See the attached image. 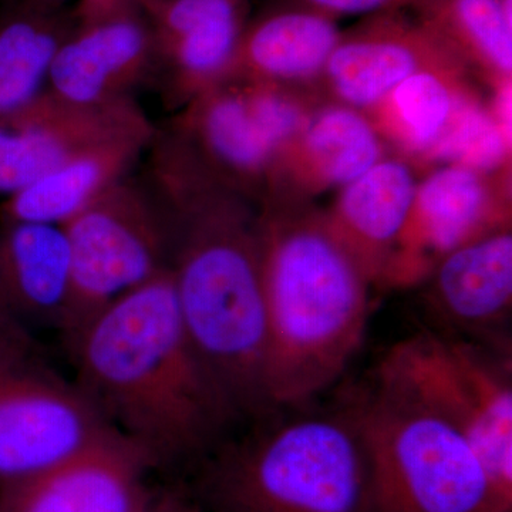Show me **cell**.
Masks as SVG:
<instances>
[{
	"mask_svg": "<svg viewBox=\"0 0 512 512\" xmlns=\"http://www.w3.org/2000/svg\"><path fill=\"white\" fill-rule=\"evenodd\" d=\"M141 170L164 215L167 271L192 345L239 421L268 416L258 205L222 183L165 124Z\"/></svg>",
	"mask_w": 512,
	"mask_h": 512,
	"instance_id": "6da1fadb",
	"label": "cell"
},
{
	"mask_svg": "<svg viewBox=\"0 0 512 512\" xmlns=\"http://www.w3.org/2000/svg\"><path fill=\"white\" fill-rule=\"evenodd\" d=\"M63 343L84 396L156 470L200 463L239 421L192 345L168 271Z\"/></svg>",
	"mask_w": 512,
	"mask_h": 512,
	"instance_id": "7a4b0ae2",
	"label": "cell"
},
{
	"mask_svg": "<svg viewBox=\"0 0 512 512\" xmlns=\"http://www.w3.org/2000/svg\"><path fill=\"white\" fill-rule=\"evenodd\" d=\"M271 412L303 406L339 382L362 348L373 284L325 212L259 205Z\"/></svg>",
	"mask_w": 512,
	"mask_h": 512,
	"instance_id": "3957f363",
	"label": "cell"
},
{
	"mask_svg": "<svg viewBox=\"0 0 512 512\" xmlns=\"http://www.w3.org/2000/svg\"><path fill=\"white\" fill-rule=\"evenodd\" d=\"M312 403L268 414L202 458L200 503L212 512H379L352 394L336 406Z\"/></svg>",
	"mask_w": 512,
	"mask_h": 512,
	"instance_id": "277c9868",
	"label": "cell"
},
{
	"mask_svg": "<svg viewBox=\"0 0 512 512\" xmlns=\"http://www.w3.org/2000/svg\"><path fill=\"white\" fill-rule=\"evenodd\" d=\"M352 396L379 512H497L476 448L446 414L377 367Z\"/></svg>",
	"mask_w": 512,
	"mask_h": 512,
	"instance_id": "5b68a950",
	"label": "cell"
},
{
	"mask_svg": "<svg viewBox=\"0 0 512 512\" xmlns=\"http://www.w3.org/2000/svg\"><path fill=\"white\" fill-rule=\"evenodd\" d=\"M113 431L0 303V485L43 473Z\"/></svg>",
	"mask_w": 512,
	"mask_h": 512,
	"instance_id": "8992f818",
	"label": "cell"
},
{
	"mask_svg": "<svg viewBox=\"0 0 512 512\" xmlns=\"http://www.w3.org/2000/svg\"><path fill=\"white\" fill-rule=\"evenodd\" d=\"M377 369L406 384L467 434L497 512H512L510 359L474 340L421 332L396 343Z\"/></svg>",
	"mask_w": 512,
	"mask_h": 512,
	"instance_id": "52a82bcc",
	"label": "cell"
},
{
	"mask_svg": "<svg viewBox=\"0 0 512 512\" xmlns=\"http://www.w3.org/2000/svg\"><path fill=\"white\" fill-rule=\"evenodd\" d=\"M72 292L62 332L72 338L104 308L168 268L167 228L141 174H130L66 224Z\"/></svg>",
	"mask_w": 512,
	"mask_h": 512,
	"instance_id": "ba28073f",
	"label": "cell"
},
{
	"mask_svg": "<svg viewBox=\"0 0 512 512\" xmlns=\"http://www.w3.org/2000/svg\"><path fill=\"white\" fill-rule=\"evenodd\" d=\"M74 15V13H73ZM157 49L153 29L137 2L74 15V25L47 74V89L82 104L137 99L154 87Z\"/></svg>",
	"mask_w": 512,
	"mask_h": 512,
	"instance_id": "9c48e42d",
	"label": "cell"
},
{
	"mask_svg": "<svg viewBox=\"0 0 512 512\" xmlns=\"http://www.w3.org/2000/svg\"><path fill=\"white\" fill-rule=\"evenodd\" d=\"M504 225H511L510 207L507 198L495 194L491 174L444 165L417 184L409 220L383 285L421 284L451 251Z\"/></svg>",
	"mask_w": 512,
	"mask_h": 512,
	"instance_id": "30bf717a",
	"label": "cell"
},
{
	"mask_svg": "<svg viewBox=\"0 0 512 512\" xmlns=\"http://www.w3.org/2000/svg\"><path fill=\"white\" fill-rule=\"evenodd\" d=\"M156 39L154 89L178 111L231 77L248 0H138Z\"/></svg>",
	"mask_w": 512,
	"mask_h": 512,
	"instance_id": "8fae6325",
	"label": "cell"
},
{
	"mask_svg": "<svg viewBox=\"0 0 512 512\" xmlns=\"http://www.w3.org/2000/svg\"><path fill=\"white\" fill-rule=\"evenodd\" d=\"M146 119L137 99L82 104L45 87L0 117V192L8 197L84 148Z\"/></svg>",
	"mask_w": 512,
	"mask_h": 512,
	"instance_id": "7c38bea8",
	"label": "cell"
},
{
	"mask_svg": "<svg viewBox=\"0 0 512 512\" xmlns=\"http://www.w3.org/2000/svg\"><path fill=\"white\" fill-rule=\"evenodd\" d=\"M156 467L117 431L63 463L0 485V512H150Z\"/></svg>",
	"mask_w": 512,
	"mask_h": 512,
	"instance_id": "4fadbf2b",
	"label": "cell"
},
{
	"mask_svg": "<svg viewBox=\"0 0 512 512\" xmlns=\"http://www.w3.org/2000/svg\"><path fill=\"white\" fill-rule=\"evenodd\" d=\"M454 64L466 66L424 23L397 9L340 33L320 79L336 103L369 111L412 74Z\"/></svg>",
	"mask_w": 512,
	"mask_h": 512,
	"instance_id": "5bb4252c",
	"label": "cell"
},
{
	"mask_svg": "<svg viewBox=\"0 0 512 512\" xmlns=\"http://www.w3.org/2000/svg\"><path fill=\"white\" fill-rule=\"evenodd\" d=\"M167 126L222 183L256 205L265 200L279 157L256 117L245 80L229 77L175 111Z\"/></svg>",
	"mask_w": 512,
	"mask_h": 512,
	"instance_id": "9a60e30c",
	"label": "cell"
},
{
	"mask_svg": "<svg viewBox=\"0 0 512 512\" xmlns=\"http://www.w3.org/2000/svg\"><path fill=\"white\" fill-rule=\"evenodd\" d=\"M156 130V124L148 117L84 148L55 170L8 195L0 205V222L66 224L77 212L134 173Z\"/></svg>",
	"mask_w": 512,
	"mask_h": 512,
	"instance_id": "2e32d148",
	"label": "cell"
},
{
	"mask_svg": "<svg viewBox=\"0 0 512 512\" xmlns=\"http://www.w3.org/2000/svg\"><path fill=\"white\" fill-rule=\"evenodd\" d=\"M426 281L431 309L441 322L484 342L510 318L511 225L454 249L437 262Z\"/></svg>",
	"mask_w": 512,
	"mask_h": 512,
	"instance_id": "e0dca14e",
	"label": "cell"
},
{
	"mask_svg": "<svg viewBox=\"0 0 512 512\" xmlns=\"http://www.w3.org/2000/svg\"><path fill=\"white\" fill-rule=\"evenodd\" d=\"M72 292V254L62 225L0 222V303L25 325L62 332Z\"/></svg>",
	"mask_w": 512,
	"mask_h": 512,
	"instance_id": "ac0fdd59",
	"label": "cell"
},
{
	"mask_svg": "<svg viewBox=\"0 0 512 512\" xmlns=\"http://www.w3.org/2000/svg\"><path fill=\"white\" fill-rule=\"evenodd\" d=\"M417 184L404 161L383 157L342 187L338 201L326 212L330 227L375 285H383L409 220Z\"/></svg>",
	"mask_w": 512,
	"mask_h": 512,
	"instance_id": "d6986e66",
	"label": "cell"
},
{
	"mask_svg": "<svg viewBox=\"0 0 512 512\" xmlns=\"http://www.w3.org/2000/svg\"><path fill=\"white\" fill-rule=\"evenodd\" d=\"M340 33L335 19L281 0L248 19L231 77L282 87L320 79Z\"/></svg>",
	"mask_w": 512,
	"mask_h": 512,
	"instance_id": "ffe728a7",
	"label": "cell"
},
{
	"mask_svg": "<svg viewBox=\"0 0 512 512\" xmlns=\"http://www.w3.org/2000/svg\"><path fill=\"white\" fill-rule=\"evenodd\" d=\"M382 158V137L370 117L345 104H328L312 110L302 133L285 151L268 197L288 175L309 191L345 187Z\"/></svg>",
	"mask_w": 512,
	"mask_h": 512,
	"instance_id": "44dd1931",
	"label": "cell"
},
{
	"mask_svg": "<svg viewBox=\"0 0 512 512\" xmlns=\"http://www.w3.org/2000/svg\"><path fill=\"white\" fill-rule=\"evenodd\" d=\"M466 66L431 67L407 77L372 110L377 133L410 156L427 160L444 133L461 94Z\"/></svg>",
	"mask_w": 512,
	"mask_h": 512,
	"instance_id": "7402d4cb",
	"label": "cell"
},
{
	"mask_svg": "<svg viewBox=\"0 0 512 512\" xmlns=\"http://www.w3.org/2000/svg\"><path fill=\"white\" fill-rule=\"evenodd\" d=\"M73 10L36 8L19 0L0 18V117L42 92Z\"/></svg>",
	"mask_w": 512,
	"mask_h": 512,
	"instance_id": "603a6c76",
	"label": "cell"
},
{
	"mask_svg": "<svg viewBox=\"0 0 512 512\" xmlns=\"http://www.w3.org/2000/svg\"><path fill=\"white\" fill-rule=\"evenodd\" d=\"M421 23L466 66L511 79L512 0H417Z\"/></svg>",
	"mask_w": 512,
	"mask_h": 512,
	"instance_id": "cb8c5ba5",
	"label": "cell"
},
{
	"mask_svg": "<svg viewBox=\"0 0 512 512\" xmlns=\"http://www.w3.org/2000/svg\"><path fill=\"white\" fill-rule=\"evenodd\" d=\"M511 136L495 119L491 106L464 92L450 123L427 161L463 165L483 174H493L510 158Z\"/></svg>",
	"mask_w": 512,
	"mask_h": 512,
	"instance_id": "d4e9b609",
	"label": "cell"
},
{
	"mask_svg": "<svg viewBox=\"0 0 512 512\" xmlns=\"http://www.w3.org/2000/svg\"><path fill=\"white\" fill-rule=\"evenodd\" d=\"M286 2L305 6L338 20L342 16H370L389 12V10L403 9L404 6L414 5L417 0H286Z\"/></svg>",
	"mask_w": 512,
	"mask_h": 512,
	"instance_id": "484cf974",
	"label": "cell"
},
{
	"mask_svg": "<svg viewBox=\"0 0 512 512\" xmlns=\"http://www.w3.org/2000/svg\"><path fill=\"white\" fill-rule=\"evenodd\" d=\"M150 512H200L197 501L188 500L177 493L158 494Z\"/></svg>",
	"mask_w": 512,
	"mask_h": 512,
	"instance_id": "4316f807",
	"label": "cell"
},
{
	"mask_svg": "<svg viewBox=\"0 0 512 512\" xmlns=\"http://www.w3.org/2000/svg\"><path fill=\"white\" fill-rule=\"evenodd\" d=\"M131 2H136V0H77L73 13L76 16L93 15V13L103 12V10Z\"/></svg>",
	"mask_w": 512,
	"mask_h": 512,
	"instance_id": "83f0119b",
	"label": "cell"
},
{
	"mask_svg": "<svg viewBox=\"0 0 512 512\" xmlns=\"http://www.w3.org/2000/svg\"><path fill=\"white\" fill-rule=\"evenodd\" d=\"M23 2L40 9L59 10L64 9V5H66L69 0H23Z\"/></svg>",
	"mask_w": 512,
	"mask_h": 512,
	"instance_id": "f1b7e54d",
	"label": "cell"
}]
</instances>
